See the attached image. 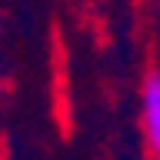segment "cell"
Instances as JSON below:
<instances>
[{
	"instance_id": "6da1fadb",
	"label": "cell",
	"mask_w": 160,
	"mask_h": 160,
	"mask_svg": "<svg viewBox=\"0 0 160 160\" xmlns=\"http://www.w3.org/2000/svg\"><path fill=\"white\" fill-rule=\"evenodd\" d=\"M140 123L150 160H160V70H147L140 87Z\"/></svg>"
}]
</instances>
